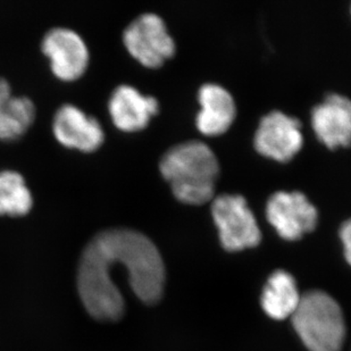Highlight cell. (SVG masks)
I'll list each match as a JSON object with an SVG mask.
<instances>
[{"label":"cell","instance_id":"obj_1","mask_svg":"<svg viewBox=\"0 0 351 351\" xmlns=\"http://www.w3.org/2000/svg\"><path fill=\"white\" fill-rule=\"evenodd\" d=\"M119 269L141 302L153 305L162 298L165 267L156 245L134 230H105L86 245L77 272L80 297L96 319L115 322L124 314L122 295L112 282Z\"/></svg>","mask_w":351,"mask_h":351},{"label":"cell","instance_id":"obj_2","mask_svg":"<svg viewBox=\"0 0 351 351\" xmlns=\"http://www.w3.org/2000/svg\"><path fill=\"white\" fill-rule=\"evenodd\" d=\"M159 169L180 202L202 205L213 198L219 167L206 143L186 141L172 147L160 159Z\"/></svg>","mask_w":351,"mask_h":351},{"label":"cell","instance_id":"obj_3","mask_svg":"<svg viewBox=\"0 0 351 351\" xmlns=\"http://www.w3.org/2000/svg\"><path fill=\"white\" fill-rule=\"evenodd\" d=\"M291 318L295 332L309 351H341L345 317L338 302L326 292L311 291L302 295Z\"/></svg>","mask_w":351,"mask_h":351},{"label":"cell","instance_id":"obj_4","mask_svg":"<svg viewBox=\"0 0 351 351\" xmlns=\"http://www.w3.org/2000/svg\"><path fill=\"white\" fill-rule=\"evenodd\" d=\"M212 214L219 240L228 252L254 248L262 240L258 223L242 195H222L213 202Z\"/></svg>","mask_w":351,"mask_h":351},{"label":"cell","instance_id":"obj_5","mask_svg":"<svg viewBox=\"0 0 351 351\" xmlns=\"http://www.w3.org/2000/svg\"><path fill=\"white\" fill-rule=\"evenodd\" d=\"M123 41L129 53L148 67H158L176 51L162 17L146 13L136 17L125 27Z\"/></svg>","mask_w":351,"mask_h":351},{"label":"cell","instance_id":"obj_6","mask_svg":"<svg viewBox=\"0 0 351 351\" xmlns=\"http://www.w3.org/2000/svg\"><path fill=\"white\" fill-rule=\"evenodd\" d=\"M266 217L280 237L293 241L312 232L317 224V209L304 193L278 191L269 199Z\"/></svg>","mask_w":351,"mask_h":351},{"label":"cell","instance_id":"obj_7","mask_svg":"<svg viewBox=\"0 0 351 351\" xmlns=\"http://www.w3.org/2000/svg\"><path fill=\"white\" fill-rule=\"evenodd\" d=\"M41 48L50 58L53 73L62 80L77 79L89 63L86 41L69 27L50 29L43 37Z\"/></svg>","mask_w":351,"mask_h":351},{"label":"cell","instance_id":"obj_8","mask_svg":"<svg viewBox=\"0 0 351 351\" xmlns=\"http://www.w3.org/2000/svg\"><path fill=\"white\" fill-rule=\"evenodd\" d=\"M302 124L295 117L274 110L263 117L255 134V148L263 156L288 162L302 148Z\"/></svg>","mask_w":351,"mask_h":351},{"label":"cell","instance_id":"obj_9","mask_svg":"<svg viewBox=\"0 0 351 351\" xmlns=\"http://www.w3.org/2000/svg\"><path fill=\"white\" fill-rule=\"evenodd\" d=\"M53 131L57 140L64 146L83 152L97 149L105 138L99 121L72 104H64L56 110L53 115Z\"/></svg>","mask_w":351,"mask_h":351},{"label":"cell","instance_id":"obj_10","mask_svg":"<svg viewBox=\"0 0 351 351\" xmlns=\"http://www.w3.org/2000/svg\"><path fill=\"white\" fill-rule=\"evenodd\" d=\"M312 125L318 139L331 149L351 145V100L328 95L312 112Z\"/></svg>","mask_w":351,"mask_h":351},{"label":"cell","instance_id":"obj_11","mask_svg":"<svg viewBox=\"0 0 351 351\" xmlns=\"http://www.w3.org/2000/svg\"><path fill=\"white\" fill-rule=\"evenodd\" d=\"M108 110L114 124L123 131L143 129L158 112L156 98L146 96L130 84L114 89L108 101Z\"/></svg>","mask_w":351,"mask_h":351},{"label":"cell","instance_id":"obj_12","mask_svg":"<svg viewBox=\"0 0 351 351\" xmlns=\"http://www.w3.org/2000/svg\"><path fill=\"white\" fill-rule=\"evenodd\" d=\"M202 110L197 117V128L206 136H219L229 129L235 117L232 96L223 86L206 83L199 90Z\"/></svg>","mask_w":351,"mask_h":351},{"label":"cell","instance_id":"obj_13","mask_svg":"<svg viewBox=\"0 0 351 351\" xmlns=\"http://www.w3.org/2000/svg\"><path fill=\"white\" fill-rule=\"evenodd\" d=\"M302 297L293 276L285 271H276L266 283L261 304L269 317L283 321L293 316Z\"/></svg>","mask_w":351,"mask_h":351},{"label":"cell","instance_id":"obj_14","mask_svg":"<svg viewBox=\"0 0 351 351\" xmlns=\"http://www.w3.org/2000/svg\"><path fill=\"white\" fill-rule=\"evenodd\" d=\"M34 104L25 96H13L10 83L0 77V139L22 136L34 122Z\"/></svg>","mask_w":351,"mask_h":351},{"label":"cell","instance_id":"obj_15","mask_svg":"<svg viewBox=\"0 0 351 351\" xmlns=\"http://www.w3.org/2000/svg\"><path fill=\"white\" fill-rule=\"evenodd\" d=\"M34 198L23 176L16 171H0V215H24Z\"/></svg>","mask_w":351,"mask_h":351},{"label":"cell","instance_id":"obj_16","mask_svg":"<svg viewBox=\"0 0 351 351\" xmlns=\"http://www.w3.org/2000/svg\"><path fill=\"white\" fill-rule=\"evenodd\" d=\"M340 239L345 248V256L351 266V219L346 221L340 229Z\"/></svg>","mask_w":351,"mask_h":351}]
</instances>
